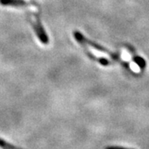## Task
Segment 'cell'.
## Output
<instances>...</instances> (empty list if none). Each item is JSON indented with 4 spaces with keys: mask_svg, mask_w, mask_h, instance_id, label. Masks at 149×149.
Instances as JSON below:
<instances>
[{
    "mask_svg": "<svg viewBox=\"0 0 149 149\" xmlns=\"http://www.w3.org/2000/svg\"><path fill=\"white\" fill-rule=\"evenodd\" d=\"M121 58L125 61H130L132 56H131V54L129 53L126 49H123L122 52H121Z\"/></svg>",
    "mask_w": 149,
    "mask_h": 149,
    "instance_id": "cell-3",
    "label": "cell"
},
{
    "mask_svg": "<svg viewBox=\"0 0 149 149\" xmlns=\"http://www.w3.org/2000/svg\"><path fill=\"white\" fill-rule=\"evenodd\" d=\"M106 149H128V148H119V147H109V148H107Z\"/></svg>",
    "mask_w": 149,
    "mask_h": 149,
    "instance_id": "cell-6",
    "label": "cell"
},
{
    "mask_svg": "<svg viewBox=\"0 0 149 149\" xmlns=\"http://www.w3.org/2000/svg\"><path fill=\"white\" fill-rule=\"evenodd\" d=\"M0 4L3 6H10V7H15V8H27L32 5H36L34 1L32 3L26 2L25 0H0Z\"/></svg>",
    "mask_w": 149,
    "mask_h": 149,
    "instance_id": "cell-2",
    "label": "cell"
},
{
    "mask_svg": "<svg viewBox=\"0 0 149 149\" xmlns=\"http://www.w3.org/2000/svg\"><path fill=\"white\" fill-rule=\"evenodd\" d=\"M30 16H31L30 14H27V20L31 23L32 28H33V30H34V32L36 33L37 37L39 38V40L41 41V42L42 43V44H45V45L48 44L49 43V38H48L47 35V33L45 32V29H44L42 24L40 15L37 14L36 16H34L35 22L32 21Z\"/></svg>",
    "mask_w": 149,
    "mask_h": 149,
    "instance_id": "cell-1",
    "label": "cell"
},
{
    "mask_svg": "<svg viewBox=\"0 0 149 149\" xmlns=\"http://www.w3.org/2000/svg\"><path fill=\"white\" fill-rule=\"evenodd\" d=\"M129 66H130V69L132 70L134 73H139L140 72V67H139V65L137 63L132 61V62H130Z\"/></svg>",
    "mask_w": 149,
    "mask_h": 149,
    "instance_id": "cell-4",
    "label": "cell"
},
{
    "mask_svg": "<svg viewBox=\"0 0 149 149\" xmlns=\"http://www.w3.org/2000/svg\"><path fill=\"white\" fill-rule=\"evenodd\" d=\"M0 145H1L3 148H4L5 149H16L15 148H13V146L9 145V144L6 143V142L3 141V140H0Z\"/></svg>",
    "mask_w": 149,
    "mask_h": 149,
    "instance_id": "cell-5",
    "label": "cell"
}]
</instances>
